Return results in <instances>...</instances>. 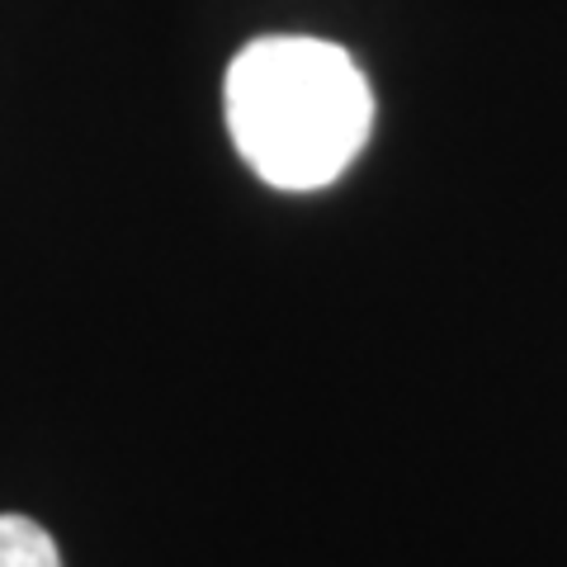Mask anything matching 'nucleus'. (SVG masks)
Wrapping results in <instances>:
<instances>
[{"mask_svg":"<svg viewBox=\"0 0 567 567\" xmlns=\"http://www.w3.org/2000/svg\"><path fill=\"white\" fill-rule=\"evenodd\" d=\"M0 567H62V554L39 520L0 516Z\"/></svg>","mask_w":567,"mask_h":567,"instance_id":"nucleus-2","label":"nucleus"},{"mask_svg":"<svg viewBox=\"0 0 567 567\" xmlns=\"http://www.w3.org/2000/svg\"><path fill=\"white\" fill-rule=\"evenodd\" d=\"M223 110L241 162L275 189L341 181L374 128V95L350 52L298 33L256 39L237 52Z\"/></svg>","mask_w":567,"mask_h":567,"instance_id":"nucleus-1","label":"nucleus"}]
</instances>
